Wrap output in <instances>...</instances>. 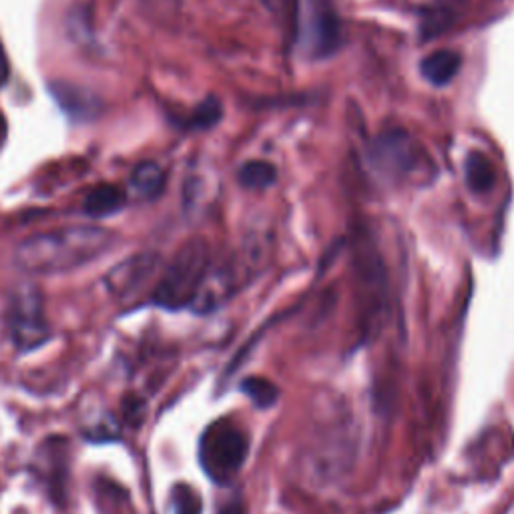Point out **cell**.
Masks as SVG:
<instances>
[{"label":"cell","mask_w":514,"mask_h":514,"mask_svg":"<svg viewBox=\"0 0 514 514\" xmlns=\"http://www.w3.org/2000/svg\"><path fill=\"white\" fill-rule=\"evenodd\" d=\"M115 235L97 225H73L49 233H37L19 243L15 264L29 276H55L87 266L103 255Z\"/></svg>","instance_id":"cell-1"},{"label":"cell","mask_w":514,"mask_h":514,"mask_svg":"<svg viewBox=\"0 0 514 514\" xmlns=\"http://www.w3.org/2000/svg\"><path fill=\"white\" fill-rule=\"evenodd\" d=\"M209 247L205 239L193 237L185 241L171 264L165 268L155 292L153 302L165 310H179L191 306L207 280Z\"/></svg>","instance_id":"cell-2"},{"label":"cell","mask_w":514,"mask_h":514,"mask_svg":"<svg viewBox=\"0 0 514 514\" xmlns=\"http://www.w3.org/2000/svg\"><path fill=\"white\" fill-rule=\"evenodd\" d=\"M296 45L314 61L338 51L342 27L330 0H296Z\"/></svg>","instance_id":"cell-3"},{"label":"cell","mask_w":514,"mask_h":514,"mask_svg":"<svg viewBox=\"0 0 514 514\" xmlns=\"http://www.w3.org/2000/svg\"><path fill=\"white\" fill-rule=\"evenodd\" d=\"M245 434L229 420L213 422L205 428L199 442V462L215 482H229L247 456Z\"/></svg>","instance_id":"cell-4"},{"label":"cell","mask_w":514,"mask_h":514,"mask_svg":"<svg viewBox=\"0 0 514 514\" xmlns=\"http://www.w3.org/2000/svg\"><path fill=\"white\" fill-rule=\"evenodd\" d=\"M9 332L21 352H31L45 344L51 328L45 316V300L37 286H19L9 300Z\"/></svg>","instance_id":"cell-5"},{"label":"cell","mask_w":514,"mask_h":514,"mask_svg":"<svg viewBox=\"0 0 514 514\" xmlns=\"http://www.w3.org/2000/svg\"><path fill=\"white\" fill-rule=\"evenodd\" d=\"M370 161L380 171L394 175L406 173L418 161V147L408 133L400 129L386 131L372 141Z\"/></svg>","instance_id":"cell-6"},{"label":"cell","mask_w":514,"mask_h":514,"mask_svg":"<svg viewBox=\"0 0 514 514\" xmlns=\"http://www.w3.org/2000/svg\"><path fill=\"white\" fill-rule=\"evenodd\" d=\"M159 268V255L153 251H143L131 255L129 260L121 262L105 278V286L111 296L125 300L131 298Z\"/></svg>","instance_id":"cell-7"},{"label":"cell","mask_w":514,"mask_h":514,"mask_svg":"<svg viewBox=\"0 0 514 514\" xmlns=\"http://www.w3.org/2000/svg\"><path fill=\"white\" fill-rule=\"evenodd\" d=\"M165 189V173L153 161L139 163L129 177V191L139 201H153Z\"/></svg>","instance_id":"cell-8"},{"label":"cell","mask_w":514,"mask_h":514,"mask_svg":"<svg viewBox=\"0 0 514 514\" xmlns=\"http://www.w3.org/2000/svg\"><path fill=\"white\" fill-rule=\"evenodd\" d=\"M460 71V55L454 51H436L430 53L428 57L422 59L420 63V73L422 77L434 85V87H442L448 85L456 73Z\"/></svg>","instance_id":"cell-9"},{"label":"cell","mask_w":514,"mask_h":514,"mask_svg":"<svg viewBox=\"0 0 514 514\" xmlns=\"http://www.w3.org/2000/svg\"><path fill=\"white\" fill-rule=\"evenodd\" d=\"M127 203V193L117 185H99L85 199V213L91 217H107L119 213Z\"/></svg>","instance_id":"cell-10"},{"label":"cell","mask_w":514,"mask_h":514,"mask_svg":"<svg viewBox=\"0 0 514 514\" xmlns=\"http://www.w3.org/2000/svg\"><path fill=\"white\" fill-rule=\"evenodd\" d=\"M464 177H466V185L474 193L490 191L494 187V181H496V173H494V167H492L490 159L480 151H474L466 157Z\"/></svg>","instance_id":"cell-11"},{"label":"cell","mask_w":514,"mask_h":514,"mask_svg":"<svg viewBox=\"0 0 514 514\" xmlns=\"http://www.w3.org/2000/svg\"><path fill=\"white\" fill-rule=\"evenodd\" d=\"M237 177L247 189H268L278 181V169L268 161H247Z\"/></svg>","instance_id":"cell-12"},{"label":"cell","mask_w":514,"mask_h":514,"mask_svg":"<svg viewBox=\"0 0 514 514\" xmlns=\"http://www.w3.org/2000/svg\"><path fill=\"white\" fill-rule=\"evenodd\" d=\"M241 390H243V394H247V396L253 400L255 406H260V408H270V406H274V404L278 402V398H280L278 386H276L274 382L266 380V378H260V376L247 378V380L241 384Z\"/></svg>","instance_id":"cell-13"},{"label":"cell","mask_w":514,"mask_h":514,"mask_svg":"<svg viewBox=\"0 0 514 514\" xmlns=\"http://www.w3.org/2000/svg\"><path fill=\"white\" fill-rule=\"evenodd\" d=\"M171 504H173L175 514H201L203 512L201 496L189 484H177L171 490Z\"/></svg>","instance_id":"cell-14"},{"label":"cell","mask_w":514,"mask_h":514,"mask_svg":"<svg viewBox=\"0 0 514 514\" xmlns=\"http://www.w3.org/2000/svg\"><path fill=\"white\" fill-rule=\"evenodd\" d=\"M221 119V103L215 97L205 99L191 117V125L195 129H211L213 125H217Z\"/></svg>","instance_id":"cell-15"},{"label":"cell","mask_w":514,"mask_h":514,"mask_svg":"<svg viewBox=\"0 0 514 514\" xmlns=\"http://www.w3.org/2000/svg\"><path fill=\"white\" fill-rule=\"evenodd\" d=\"M219 514H245V512L241 510V506H237V504H229V506H225Z\"/></svg>","instance_id":"cell-16"}]
</instances>
